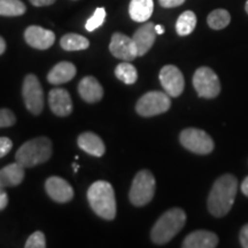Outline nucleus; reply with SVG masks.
<instances>
[{
	"mask_svg": "<svg viewBox=\"0 0 248 248\" xmlns=\"http://www.w3.org/2000/svg\"><path fill=\"white\" fill-rule=\"evenodd\" d=\"M76 75V67L71 62L62 61L49 70L47 80L53 85H60L69 82Z\"/></svg>",
	"mask_w": 248,
	"mask_h": 248,
	"instance_id": "18",
	"label": "nucleus"
},
{
	"mask_svg": "<svg viewBox=\"0 0 248 248\" xmlns=\"http://www.w3.org/2000/svg\"><path fill=\"white\" fill-rule=\"evenodd\" d=\"M8 204V195L4 190V187H0V210L5 209Z\"/></svg>",
	"mask_w": 248,
	"mask_h": 248,
	"instance_id": "33",
	"label": "nucleus"
},
{
	"mask_svg": "<svg viewBox=\"0 0 248 248\" xmlns=\"http://www.w3.org/2000/svg\"><path fill=\"white\" fill-rule=\"evenodd\" d=\"M171 106L170 95L166 92L151 91L145 93L137 101L136 110L140 116L152 117L166 113Z\"/></svg>",
	"mask_w": 248,
	"mask_h": 248,
	"instance_id": "6",
	"label": "nucleus"
},
{
	"mask_svg": "<svg viewBox=\"0 0 248 248\" xmlns=\"http://www.w3.org/2000/svg\"><path fill=\"white\" fill-rule=\"evenodd\" d=\"M115 75L117 78L128 85L135 84L138 78L137 69L131 63H129L128 61L117 64L115 68Z\"/></svg>",
	"mask_w": 248,
	"mask_h": 248,
	"instance_id": "25",
	"label": "nucleus"
},
{
	"mask_svg": "<svg viewBox=\"0 0 248 248\" xmlns=\"http://www.w3.org/2000/svg\"><path fill=\"white\" fill-rule=\"evenodd\" d=\"M193 86L199 97L216 98L221 92V83L215 71L208 67H200L193 75Z\"/></svg>",
	"mask_w": 248,
	"mask_h": 248,
	"instance_id": "8",
	"label": "nucleus"
},
{
	"mask_svg": "<svg viewBox=\"0 0 248 248\" xmlns=\"http://www.w3.org/2000/svg\"><path fill=\"white\" fill-rule=\"evenodd\" d=\"M27 7L21 0H0L1 16H20L26 13Z\"/></svg>",
	"mask_w": 248,
	"mask_h": 248,
	"instance_id": "26",
	"label": "nucleus"
},
{
	"mask_svg": "<svg viewBox=\"0 0 248 248\" xmlns=\"http://www.w3.org/2000/svg\"><path fill=\"white\" fill-rule=\"evenodd\" d=\"M88 200L93 212L101 218L111 221L116 216V199L110 183L94 182L88 190Z\"/></svg>",
	"mask_w": 248,
	"mask_h": 248,
	"instance_id": "2",
	"label": "nucleus"
},
{
	"mask_svg": "<svg viewBox=\"0 0 248 248\" xmlns=\"http://www.w3.org/2000/svg\"><path fill=\"white\" fill-rule=\"evenodd\" d=\"M46 193L52 200L59 203H66L74 198V190L66 179L52 176L45 182Z\"/></svg>",
	"mask_w": 248,
	"mask_h": 248,
	"instance_id": "12",
	"label": "nucleus"
},
{
	"mask_svg": "<svg viewBox=\"0 0 248 248\" xmlns=\"http://www.w3.org/2000/svg\"><path fill=\"white\" fill-rule=\"evenodd\" d=\"M240 244L244 248H248V224L244 225L239 233Z\"/></svg>",
	"mask_w": 248,
	"mask_h": 248,
	"instance_id": "32",
	"label": "nucleus"
},
{
	"mask_svg": "<svg viewBox=\"0 0 248 248\" xmlns=\"http://www.w3.org/2000/svg\"><path fill=\"white\" fill-rule=\"evenodd\" d=\"M22 95L27 109L33 115H39L44 108V92L39 79L33 74L24 77Z\"/></svg>",
	"mask_w": 248,
	"mask_h": 248,
	"instance_id": "9",
	"label": "nucleus"
},
{
	"mask_svg": "<svg viewBox=\"0 0 248 248\" xmlns=\"http://www.w3.org/2000/svg\"><path fill=\"white\" fill-rule=\"evenodd\" d=\"M238 191V181L231 173L223 175L214 183L208 195L209 213L215 217H223L230 212Z\"/></svg>",
	"mask_w": 248,
	"mask_h": 248,
	"instance_id": "1",
	"label": "nucleus"
},
{
	"mask_svg": "<svg viewBox=\"0 0 248 248\" xmlns=\"http://www.w3.org/2000/svg\"><path fill=\"white\" fill-rule=\"evenodd\" d=\"M77 144H78L80 150L92 155V156L100 157L105 154V151H106L102 139L93 132L82 133L78 139H77Z\"/></svg>",
	"mask_w": 248,
	"mask_h": 248,
	"instance_id": "19",
	"label": "nucleus"
},
{
	"mask_svg": "<svg viewBox=\"0 0 248 248\" xmlns=\"http://www.w3.org/2000/svg\"><path fill=\"white\" fill-rule=\"evenodd\" d=\"M159 2L164 8H173L184 4L185 0H159Z\"/></svg>",
	"mask_w": 248,
	"mask_h": 248,
	"instance_id": "31",
	"label": "nucleus"
},
{
	"mask_svg": "<svg viewBox=\"0 0 248 248\" xmlns=\"http://www.w3.org/2000/svg\"><path fill=\"white\" fill-rule=\"evenodd\" d=\"M60 45L64 51H83L89 48L90 42L84 36L77 33H67L61 38Z\"/></svg>",
	"mask_w": 248,
	"mask_h": 248,
	"instance_id": "22",
	"label": "nucleus"
},
{
	"mask_svg": "<svg viewBox=\"0 0 248 248\" xmlns=\"http://www.w3.org/2000/svg\"><path fill=\"white\" fill-rule=\"evenodd\" d=\"M179 141L192 153L206 155L212 153L214 150V141L206 131L195 128L183 130L179 136Z\"/></svg>",
	"mask_w": 248,
	"mask_h": 248,
	"instance_id": "7",
	"label": "nucleus"
},
{
	"mask_svg": "<svg viewBox=\"0 0 248 248\" xmlns=\"http://www.w3.org/2000/svg\"><path fill=\"white\" fill-rule=\"evenodd\" d=\"M13 147V142L7 137H0V159L7 155Z\"/></svg>",
	"mask_w": 248,
	"mask_h": 248,
	"instance_id": "30",
	"label": "nucleus"
},
{
	"mask_svg": "<svg viewBox=\"0 0 248 248\" xmlns=\"http://www.w3.org/2000/svg\"><path fill=\"white\" fill-rule=\"evenodd\" d=\"M186 222V214L181 208H172L167 210L160 216L151 231V239L156 245H164L184 228Z\"/></svg>",
	"mask_w": 248,
	"mask_h": 248,
	"instance_id": "3",
	"label": "nucleus"
},
{
	"mask_svg": "<svg viewBox=\"0 0 248 248\" xmlns=\"http://www.w3.org/2000/svg\"><path fill=\"white\" fill-rule=\"evenodd\" d=\"M218 245V238L214 232L198 230L192 232L183 241L184 248H214Z\"/></svg>",
	"mask_w": 248,
	"mask_h": 248,
	"instance_id": "16",
	"label": "nucleus"
},
{
	"mask_svg": "<svg viewBox=\"0 0 248 248\" xmlns=\"http://www.w3.org/2000/svg\"><path fill=\"white\" fill-rule=\"evenodd\" d=\"M155 193V178L150 170H140L135 176L130 188L129 199L136 207H142L151 202Z\"/></svg>",
	"mask_w": 248,
	"mask_h": 248,
	"instance_id": "5",
	"label": "nucleus"
},
{
	"mask_svg": "<svg viewBox=\"0 0 248 248\" xmlns=\"http://www.w3.org/2000/svg\"><path fill=\"white\" fill-rule=\"evenodd\" d=\"M156 35L155 26L151 22L145 23L133 33L132 39L135 40L136 46H137L138 57H144L150 51L154 44Z\"/></svg>",
	"mask_w": 248,
	"mask_h": 248,
	"instance_id": "15",
	"label": "nucleus"
},
{
	"mask_svg": "<svg viewBox=\"0 0 248 248\" xmlns=\"http://www.w3.org/2000/svg\"><path fill=\"white\" fill-rule=\"evenodd\" d=\"M105 18H106V11H105L104 7H99L94 11V13L91 17L86 21L85 23V29L89 31V32H92L98 28H100L104 23Z\"/></svg>",
	"mask_w": 248,
	"mask_h": 248,
	"instance_id": "27",
	"label": "nucleus"
},
{
	"mask_svg": "<svg viewBox=\"0 0 248 248\" xmlns=\"http://www.w3.org/2000/svg\"><path fill=\"white\" fill-rule=\"evenodd\" d=\"M109 51L114 57L121 60L131 61L138 57L135 40L121 32H115L111 37Z\"/></svg>",
	"mask_w": 248,
	"mask_h": 248,
	"instance_id": "11",
	"label": "nucleus"
},
{
	"mask_svg": "<svg viewBox=\"0 0 248 248\" xmlns=\"http://www.w3.org/2000/svg\"><path fill=\"white\" fill-rule=\"evenodd\" d=\"M159 78L164 92L170 97L177 98L184 91V76L176 66H172V64L164 66L160 71Z\"/></svg>",
	"mask_w": 248,
	"mask_h": 248,
	"instance_id": "10",
	"label": "nucleus"
},
{
	"mask_svg": "<svg viewBox=\"0 0 248 248\" xmlns=\"http://www.w3.org/2000/svg\"><path fill=\"white\" fill-rule=\"evenodd\" d=\"M30 2L33 6H37V7H42V6L52 5L55 2V0H30Z\"/></svg>",
	"mask_w": 248,
	"mask_h": 248,
	"instance_id": "34",
	"label": "nucleus"
},
{
	"mask_svg": "<svg viewBox=\"0 0 248 248\" xmlns=\"http://www.w3.org/2000/svg\"><path fill=\"white\" fill-rule=\"evenodd\" d=\"M48 105L57 116H68L73 111L70 94L64 89H53L48 93Z\"/></svg>",
	"mask_w": 248,
	"mask_h": 248,
	"instance_id": "14",
	"label": "nucleus"
},
{
	"mask_svg": "<svg viewBox=\"0 0 248 248\" xmlns=\"http://www.w3.org/2000/svg\"><path fill=\"white\" fill-rule=\"evenodd\" d=\"M52 156V141L47 137L33 138L18 148L15 160L24 168L45 163Z\"/></svg>",
	"mask_w": 248,
	"mask_h": 248,
	"instance_id": "4",
	"label": "nucleus"
},
{
	"mask_svg": "<svg viewBox=\"0 0 248 248\" xmlns=\"http://www.w3.org/2000/svg\"><path fill=\"white\" fill-rule=\"evenodd\" d=\"M26 248H45L46 247V239L45 234L40 231L33 232L32 234L28 238L26 245Z\"/></svg>",
	"mask_w": 248,
	"mask_h": 248,
	"instance_id": "28",
	"label": "nucleus"
},
{
	"mask_svg": "<svg viewBox=\"0 0 248 248\" xmlns=\"http://www.w3.org/2000/svg\"><path fill=\"white\" fill-rule=\"evenodd\" d=\"M73 167H74V171H75V172H77V171H78L79 167H78V166H77V164H76V163H73Z\"/></svg>",
	"mask_w": 248,
	"mask_h": 248,
	"instance_id": "38",
	"label": "nucleus"
},
{
	"mask_svg": "<svg viewBox=\"0 0 248 248\" xmlns=\"http://www.w3.org/2000/svg\"><path fill=\"white\" fill-rule=\"evenodd\" d=\"M6 51V42L5 39L0 36V55H1Z\"/></svg>",
	"mask_w": 248,
	"mask_h": 248,
	"instance_id": "36",
	"label": "nucleus"
},
{
	"mask_svg": "<svg viewBox=\"0 0 248 248\" xmlns=\"http://www.w3.org/2000/svg\"><path fill=\"white\" fill-rule=\"evenodd\" d=\"M197 26V16L192 11H186L179 15L176 22V31L179 36H187L193 32Z\"/></svg>",
	"mask_w": 248,
	"mask_h": 248,
	"instance_id": "23",
	"label": "nucleus"
},
{
	"mask_svg": "<svg viewBox=\"0 0 248 248\" xmlns=\"http://www.w3.org/2000/svg\"><path fill=\"white\" fill-rule=\"evenodd\" d=\"M241 192L248 198V176L244 179V182L241 183Z\"/></svg>",
	"mask_w": 248,
	"mask_h": 248,
	"instance_id": "35",
	"label": "nucleus"
},
{
	"mask_svg": "<svg viewBox=\"0 0 248 248\" xmlns=\"http://www.w3.org/2000/svg\"><path fill=\"white\" fill-rule=\"evenodd\" d=\"M155 31H156L157 35H162V33H164V28L162 26H160V24H156V26H155Z\"/></svg>",
	"mask_w": 248,
	"mask_h": 248,
	"instance_id": "37",
	"label": "nucleus"
},
{
	"mask_svg": "<svg viewBox=\"0 0 248 248\" xmlns=\"http://www.w3.org/2000/svg\"><path fill=\"white\" fill-rule=\"evenodd\" d=\"M231 15L225 9H215L207 17V23L214 30H222L230 24Z\"/></svg>",
	"mask_w": 248,
	"mask_h": 248,
	"instance_id": "24",
	"label": "nucleus"
},
{
	"mask_svg": "<svg viewBox=\"0 0 248 248\" xmlns=\"http://www.w3.org/2000/svg\"><path fill=\"white\" fill-rule=\"evenodd\" d=\"M16 122V117L12 110L7 108H1L0 109V128H8Z\"/></svg>",
	"mask_w": 248,
	"mask_h": 248,
	"instance_id": "29",
	"label": "nucleus"
},
{
	"mask_svg": "<svg viewBox=\"0 0 248 248\" xmlns=\"http://www.w3.org/2000/svg\"><path fill=\"white\" fill-rule=\"evenodd\" d=\"M24 39L31 47L47 49L54 44L55 35L53 31L38 26H30L24 31Z\"/></svg>",
	"mask_w": 248,
	"mask_h": 248,
	"instance_id": "13",
	"label": "nucleus"
},
{
	"mask_svg": "<svg viewBox=\"0 0 248 248\" xmlns=\"http://www.w3.org/2000/svg\"><path fill=\"white\" fill-rule=\"evenodd\" d=\"M154 11L153 0H131L129 5L130 17L136 22H145Z\"/></svg>",
	"mask_w": 248,
	"mask_h": 248,
	"instance_id": "21",
	"label": "nucleus"
},
{
	"mask_svg": "<svg viewBox=\"0 0 248 248\" xmlns=\"http://www.w3.org/2000/svg\"><path fill=\"white\" fill-rule=\"evenodd\" d=\"M78 93L83 100L89 104H94L100 101L104 97V89L97 78L93 76H86L79 82Z\"/></svg>",
	"mask_w": 248,
	"mask_h": 248,
	"instance_id": "17",
	"label": "nucleus"
},
{
	"mask_svg": "<svg viewBox=\"0 0 248 248\" xmlns=\"http://www.w3.org/2000/svg\"><path fill=\"white\" fill-rule=\"evenodd\" d=\"M245 9H246V12H247V14H248V0L246 1V5H245Z\"/></svg>",
	"mask_w": 248,
	"mask_h": 248,
	"instance_id": "39",
	"label": "nucleus"
},
{
	"mask_svg": "<svg viewBox=\"0 0 248 248\" xmlns=\"http://www.w3.org/2000/svg\"><path fill=\"white\" fill-rule=\"evenodd\" d=\"M24 179V167L18 162L8 164L0 169V187H13Z\"/></svg>",
	"mask_w": 248,
	"mask_h": 248,
	"instance_id": "20",
	"label": "nucleus"
}]
</instances>
